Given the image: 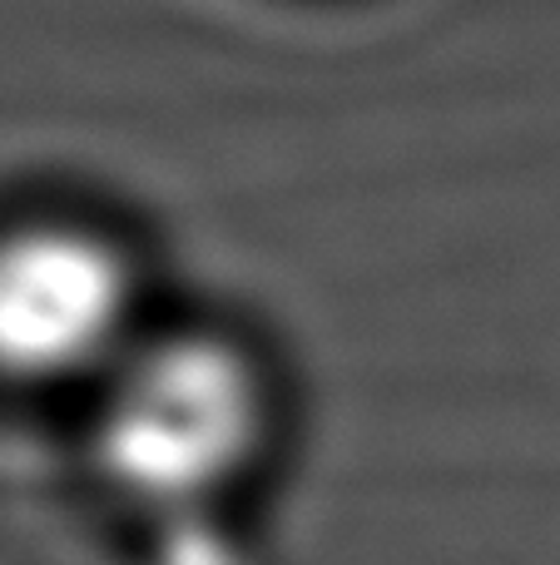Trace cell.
I'll return each mask as SVG.
<instances>
[{
	"instance_id": "6da1fadb",
	"label": "cell",
	"mask_w": 560,
	"mask_h": 565,
	"mask_svg": "<svg viewBox=\"0 0 560 565\" xmlns=\"http://www.w3.org/2000/svg\"><path fill=\"white\" fill-rule=\"evenodd\" d=\"M268 392L258 362L218 332L139 338L99 392V471L144 511L189 521L258 457Z\"/></svg>"
},
{
	"instance_id": "7a4b0ae2",
	"label": "cell",
	"mask_w": 560,
	"mask_h": 565,
	"mask_svg": "<svg viewBox=\"0 0 560 565\" xmlns=\"http://www.w3.org/2000/svg\"><path fill=\"white\" fill-rule=\"evenodd\" d=\"M134 268L85 224H20L0 234V377H109L134 348Z\"/></svg>"
}]
</instances>
